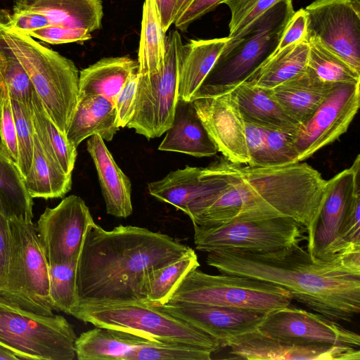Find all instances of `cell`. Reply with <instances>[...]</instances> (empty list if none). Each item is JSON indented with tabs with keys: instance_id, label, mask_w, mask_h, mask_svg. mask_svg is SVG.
I'll return each mask as SVG.
<instances>
[{
	"instance_id": "obj_48",
	"label": "cell",
	"mask_w": 360,
	"mask_h": 360,
	"mask_svg": "<svg viewBox=\"0 0 360 360\" xmlns=\"http://www.w3.org/2000/svg\"><path fill=\"white\" fill-rule=\"evenodd\" d=\"M227 0H193L185 11L174 21L177 30L184 32L188 26Z\"/></svg>"
},
{
	"instance_id": "obj_33",
	"label": "cell",
	"mask_w": 360,
	"mask_h": 360,
	"mask_svg": "<svg viewBox=\"0 0 360 360\" xmlns=\"http://www.w3.org/2000/svg\"><path fill=\"white\" fill-rule=\"evenodd\" d=\"M29 110L34 132L46 155L55 160L65 173L72 174L77 154V148L50 118L35 91Z\"/></svg>"
},
{
	"instance_id": "obj_13",
	"label": "cell",
	"mask_w": 360,
	"mask_h": 360,
	"mask_svg": "<svg viewBox=\"0 0 360 360\" xmlns=\"http://www.w3.org/2000/svg\"><path fill=\"white\" fill-rule=\"evenodd\" d=\"M360 4L314 0L305 8L307 39L313 38L360 72Z\"/></svg>"
},
{
	"instance_id": "obj_25",
	"label": "cell",
	"mask_w": 360,
	"mask_h": 360,
	"mask_svg": "<svg viewBox=\"0 0 360 360\" xmlns=\"http://www.w3.org/2000/svg\"><path fill=\"white\" fill-rule=\"evenodd\" d=\"M335 84L323 83L306 70L303 73L266 90L300 125L311 116Z\"/></svg>"
},
{
	"instance_id": "obj_40",
	"label": "cell",
	"mask_w": 360,
	"mask_h": 360,
	"mask_svg": "<svg viewBox=\"0 0 360 360\" xmlns=\"http://www.w3.org/2000/svg\"><path fill=\"white\" fill-rule=\"evenodd\" d=\"M281 0H247L230 9L231 20L228 37H238L255 20Z\"/></svg>"
},
{
	"instance_id": "obj_6",
	"label": "cell",
	"mask_w": 360,
	"mask_h": 360,
	"mask_svg": "<svg viewBox=\"0 0 360 360\" xmlns=\"http://www.w3.org/2000/svg\"><path fill=\"white\" fill-rule=\"evenodd\" d=\"M70 315L94 326L124 330L150 341L185 344L212 353L222 347L213 336L147 302H84Z\"/></svg>"
},
{
	"instance_id": "obj_19",
	"label": "cell",
	"mask_w": 360,
	"mask_h": 360,
	"mask_svg": "<svg viewBox=\"0 0 360 360\" xmlns=\"http://www.w3.org/2000/svg\"><path fill=\"white\" fill-rule=\"evenodd\" d=\"M159 309L203 330L221 342L257 328L264 314L245 309L168 302Z\"/></svg>"
},
{
	"instance_id": "obj_10",
	"label": "cell",
	"mask_w": 360,
	"mask_h": 360,
	"mask_svg": "<svg viewBox=\"0 0 360 360\" xmlns=\"http://www.w3.org/2000/svg\"><path fill=\"white\" fill-rule=\"evenodd\" d=\"M176 30L165 36L162 65L156 72L139 75L134 113L127 127L148 139L158 138L172 126L178 98V80L183 46Z\"/></svg>"
},
{
	"instance_id": "obj_36",
	"label": "cell",
	"mask_w": 360,
	"mask_h": 360,
	"mask_svg": "<svg viewBox=\"0 0 360 360\" xmlns=\"http://www.w3.org/2000/svg\"><path fill=\"white\" fill-rule=\"evenodd\" d=\"M307 40L309 48L307 70L314 77L326 84L360 82V72L315 39Z\"/></svg>"
},
{
	"instance_id": "obj_54",
	"label": "cell",
	"mask_w": 360,
	"mask_h": 360,
	"mask_svg": "<svg viewBox=\"0 0 360 360\" xmlns=\"http://www.w3.org/2000/svg\"><path fill=\"white\" fill-rule=\"evenodd\" d=\"M246 1L247 0H227L224 4L229 6V9H231Z\"/></svg>"
},
{
	"instance_id": "obj_9",
	"label": "cell",
	"mask_w": 360,
	"mask_h": 360,
	"mask_svg": "<svg viewBox=\"0 0 360 360\" xmlns=\"http://www.w3.org/2000/svg\"><path fill=\"white\" fill-rule=\"evenodd\" d=\"M11 254L7 283L0 295L35 314L53 315L49 298V264L37 225L9 219Z\"/></svg>"
},
{
	"instance_id": "obj_47",
	"label": "cell",
	"mask_w": 360,
	"mask_h": 360,
	"mask_svg": "<svg viewBox=\"0 0 360 360\" xmlns=\"http://www.w3.org/2000/svg\"><path fill=\"white\" fill-rule=\"evenodd\" d=\"M302 40H307V16L304 9L300 8L288 22L274 52Z\"/></svg>"
},
{
	"instance_id": "obj_43",
	"label": "cell",
	"mask_w": 360,
	"mask_h": 360,
	"mask_svg": "<svg viewBox=\"0 0 360 360\" xmlns=\"http://www.w3.org/2000/svg\"><path fill=\"white\" fill-rule=\"evenodd\" d=\"M1 10L4 22L10 27L28 35L31 32L50 26L48 18L42 13L31 10Z\"/></svg>"
},
{
	"instance_id": "obj_7",
	"label": "cell",
	"mask_w": 360,
	"mask_h": 360,
	"mask_svg": "<svg viewBox=\"0 0 360 360\" xmlns=\"http://www.w3.org/2000/svg\"><path fill=\"white\" fill-rule=\"evenodd\" d=\"M285 288L272 283L235 274L189 272L169 302H191L245 309L266 314L290 304Z\"/></svg>"
},
{
	"instance_id": "obj_41",
	"label": "cell",
	"mask_w": 360,
	"mask_h": 360,
	"mask_svg": "<svg viewBox=\"0 0 360 360\" xmlns=\"http://www.w3.org/2000/svg\"><path fill=\"white\" fill-rule=\"evenodd\" d=\"M292 133L293 131L266 128V146L271 166L295 163Z\"/></svg>"
},
{
	"instance_id": "obj_30",
	"label": "cell",
	"mask_w": 360,
	"mask_h": 360,
	"mask_svg": "<svg viewBox=\"0 0 360 360\" xmlns=\"http://www.w3.org/2000/svg\"><path fill=\"white\" fill-rule=\"evenodd\" d=\"M309 49L307 40H302L274 52L244 82L265 89L274 88L306 71Z\"/></svg>"
},
{
	"instance_id": "obj_55",
	"label": "cell",
	"mask_w": 360,
	"mask_h": 360,
	"mask_svg": "<svg viewBox=\"0 0 360 360\" xmlns=\"http://www.w3.org/2000/svg\"><path fill=\"white\" fill-rule=\"evenodd\" d=\"M354 1H359V0H354Z\"/></svg>"
},
{
	"instance_id": "obj_45",
	"label": "cell",
	"mask_w": 360,
	"mask_h": 360,
	"mask_svg": "<svg viewBox=\"0 0 360 360\" xmlns=\"http://www.w3.org/2000/svg\"><path fill=\"white\" fill-rule=\"evenodd\" d=\"M29 36L51 44L84 42L92 38L91 32L84 29L49 26L33 32Z\"/></svg>"
},
{
	"instance_id": "obj_18",
	"label": "cell",
	"mask_w": 360,
	"mask_h": 360,
	"mask_svg": "<svg viewBox=\"0 0 360 360\" xmlns=\"http://www.w3.org/2000/svg\"><path fill=\"white\" fill-rule=\"evenodd\" d=\"M360 155L352 165L327 180L324 200L314 232L309 254L314 259L330 255L355 191L359 186Z\"/></svg>"
},
{
	"instance_id": "obj_28",
	"label": "cell",
	"mask_w": 360,
	"mask_h": 360,
	"mask_svg": "<svg viewBox=\"0 0 360 360\" xmlns=\"http://www.w3.org/2000/svg\"><path fill=\"white\" fill-rule=\"evenodd\" d=\"M138 71V63L129 56L104 58L79 75V96L101 95L113 104L129 77Z\"/></svg>"
},
{
	"instance_id": "obj_27",
	"label": "cell",
	"mask_w": 360,
	"mask_h": 360,
	"mask_svg": "<svg viewBox=\"0 0 360 360\" xmlns=\"http://www.w3.org/2000/svg\"><path fill=\"white\" fill-rule=\"evenodd\" d=\"M150 340L121 330L95 326L77 337L79 360H130L133 352Z\"/></svg>"
},
{
	"instance_id": "obj_37",
	"label": "cell",
	"mask_w": 360,
	"mask_h": 360,
	"mask_svg": "<svg viewBox=\"0 0 360 360\" xmlns=\"http://www.w3.org/2000/svg\"><path fill=\"white\" fill-rule=\"evenodd\" d=\"M78 259L49 264V298L53 310L71 314L79 303L76 282Z\"/></svg>"
},
{
	"instance_id": "obj_31",
	"label": "cell",
	"mask_w": 360,
	"mask_h": 360,
	"mask_svg": "<svg viewBox=\"0 0 360 360\" xmlns=\"http://www.w3.org/2000/svg\"><path fill=\"white\" fill-rule=\"evenodd\" d=\"M24 179L32 198H63L72 187V174L65 173L55 160L46 155L35 132L32 160Z\"/></svg>"
},
{
	"instance_id": "obj_21",
	"label": "cell",
	"mask_w": 360,
	"mask_h": 360,
	"mask_svg": "<svg viewBox=\"0 0 360 360\" xmlns=\"http://www.w3.org/2000/svg\"><path fill=\"white\" fill-rule=\"evenodd\" d=\"M158 150L202 158L212 157L217 148L200 121L191 101L178 100L172 126Z\"/></svg>"
},
{
	"instance_id": "obj_49",
	"label": "cell",
	"mask_w": 360,
	"mask_h": 360,
	"mask_svg": "<svg viewBox=\"0 0 360 360\" xmlns=\"http://www.w3.org/2000/svg\"><path fill=\"white\" fill-rule=\"evenodd\" d=\"M11 254V236L9 221L0 214V292L7 283Z\"/></svg>"
},
{
	"instance_id": "obj_15",
	"label": "cell",
	"mask_w": 360,
	"mask_h": 360,
	"mask_svg": "<svg viewBox=\"0 0 360 360\" xmlns=\"http://www.w3.org/2000/svg\"><path fill=\"white\" fill-rule=\"evenodd\" d=\"M94 224L89 207L77 195L65 198L53 208L46 207L36 225L49 264L78 259Z\"/></svg>"
},
{
	"instance_id": "obj_22",
	"label": "cell",
	"mask_w": 360,
	"mask_h": 360,
	"mask_svg": "<svg viewBox=\"0 0 360 360\" xmlns=\"http://www.w3.org/2000/svg\"><path fill=\"white\" fill-rule=\"evenodd\" d=\"M13 10H31L44 14L50 26L84 29L89 32L101 27V0H15Z\"/></svg>"
},
{
	"instance_id": "obj_50",
	"label": "cell",
	"mask_w": 360,
	"mask_h": 360,
	"mask_svg": "<svg viewBox=\"0 0 360 360\" xmlns=\"http://www.w3.org/2000/svg\"><path fill=\"white\" fill-rule=\"evenodd\" d=\"M162 26L166 33L174 22V11L176 0H156Z\"/></svg>"
},
{
	"instance_id": "obj_39",
	"label": "cell",
	"mask_w": 360,
	"mask_h": 360,
	"mask_svg": "<svg viewBox=\"0 0 360 360\" xmlns=\"http://www.w3.org/2000/svg\"><path fill=\"white\" fill-rule=\"evenodd\" d=\"M16 129L18 145L17 165L25 178L30 167L34 152V129L29 109L11 98Z\"/></svg>"
},
{
	"instance_id": "obj_5",
	"label": "cell",
	"mask_w": 360,
	"mask_h": 360,
	"mask_svg": "<svg viewBox=\"0 0 360 360\" xmlns=\"http://www.w3.org/2000/svg\"><path fill=\"white\" fill-rule=\"evenodd\" d=\"M294 13L292 0H281L238 37H229L217 63L193 100L233 88L244 82L274 53Z\"/></svg>"
},
{
	"instance_id": "obj_12",
	"label": "cell",
	"mask_w": 360,
	"mask_h": 360,
	"mask_svg": "<svg viewBox=\"0 0 360 360\" xmlns=\"http://www.w3.org/2000/svg\"><path fill=\"white\" fill-rule=\"evenodd\" d=\"M360 105V82L336 84L323 102L292 134L295 163L304 162L345 134Z\"/></svg>"
},
{
	"instance_id": "obj_52",
	"label": "cell",
	"mask_w": 360,
	"mask_h": 360,
	"mask_svg": "<svg viewBox=\"0 0 360 360\" xmlns=\"http://www.w3.org/2000/svg\"><path fill=\"white\" fill-rule=\"evenodd\" d=\"M193 1V0H176L174 11V21L185 11Z\"/></svg>"
},
{
	"instance_id": "obj_35",
	"label": "cell",
	"mask_w": 360,
	"mask_h": 360,
	"mask_svg": "<svg viewBox=\"0 0 360 360\" xmlns=\"http://www.w3.org/2000/svg\"><path fill=\"white\" fill-rule=\"evenodd\" d=\"M199 266L198 257L191 249L176 261L152 272L144 284L147 302L153 305L168 302L186 275Z\"/></svg>"
},
{
	"instance_id": "obj_29",
	"label": "cell",
	"mask_w": 360,
	"mask_h": 360,
	"mask_svg": "<svg viewBox=\"0 0 360 360\" xmlns=\"http://www.w3.org/2000/svg\"><path fill=\"white\" fill-rule=\"evenodd\" d=\"M245 121L263 127L295 131L299 124L290 117L265 89L243 82L234 86Z\"/></svg>"
},
{
	"instance_id": "obj_16",
	"label": "cell",
	"mask_w": 360,
	"mask_h": 360,
	"mask_svg": "<svg viewBox=\"0 0 360 360\" xmlns=\"http://www.w3.org/2000/svg\"><path fill=\"white\" fill-rule=\"evenodd\" d=\"M191 102L218 152L232 162L249 164L245 121L233 89L201 96Z\"/></svg>"
},
{
	"instance_id": "obj_38",
	"label": "cell",
	"mask_w": 360,
	"mask_h": 360,
	"mask_svg": "<svg viewBox=\"0 0 360 360\" xmlns=\"http://www.w3.org/2000/svg\"><path fill=\"white\" fill-rule=\"evenodd\" d=\"M212 353L185 344L149 341L137 348L130 360H210Z\"/></svg>"
},
{
	"instance_id": "obj_11",
	"label": "cell",
	"mask_w": 360,
	"mask_h": 360,
	"mask_svg": "<svg viewBox=\"0 0 360 360\" xmlns=\"http://www.w3.org/2000/svg\"><path fill=\"white\" fill-rule=\"evenodd\" d=\"M193 227L195 248L206 252L224 249L270 252L307 240L305 227L288 217Z\"/></svg>"
},
{
	"instance_id": "obj_51",
	"label": "cell",
	"mask_w": 360,
	"mask_h": 360,
	"mask_svg": "<svg viewBox=\"0 0 360 360\" xmlns=\"http://www.w3.org/2000/svg\"><path fill=\"white\" fill-rule=\"evenodd\" d=\"M0 359L20 360L22 359L13 350L0 342Z\"/></svg>"
},
{
	"instance_id": "obj_20",
	"label": "cell",
	"mask_w": 360,
	"mask_h": 360,
	"mask_svg": "<svg viewBox=\"0 0 360 360\" xmlns=\"http://www.w3.org/2000/svg\"><path fill=\"white\" fill-rule=\"evenodd\" d=\"M87 141V151L91 157L108 214L127 218L133 212L131 184L106 147L104 140L93 135Z\"/></svg>"
},
{
	"instance_id": "obj_26",
	"label": "cell",
	"mask_w": 360,
	"mask_h": 360,
	"mask_svg": "<svg viewBox=\"0 0 360 360\" xmlns=\"http://www.w3.org/2000/svg\"><path fill=\"white\" fill-rule=\"evenodd\" d=\"M202 167L186 166L169 172L163 179L148 185L149 193L169 203L186 214L193 200L217 190L219 184L211 176L201 174Z\"/></svg>"
},
{
	"instance_id": "obj_53",
	"label": "cell",
	"mask_w": 360,
	"mask_h": 360,
	"mask_svg": "<svg viewBox=\"0 0 360 360\" xmlns=\"http://www.w3.org/2000/svg\"><path fill=\"white\" fill-rule=\"evenodd\" d=\"M6 92V86L0 70V118L2 112L3 103Z\"/></svg>"
},
{
	"instance_id": "obj_4",
	"label": "cell",
	"mask_w": 360,
	"mask_h": 360,
	"mask_svg": "<svg viewBox=\"0 0 360 360\" xmlns=\"http://www.w3.org/2000/svg\"><path fill=\"white\" fill-rule=\"evenodd\" d=\"M0 30L29 75L47 114L66 136L79 98V71L58 52L10 27L0 13Z\"/></svg>"
},
{
	"instance_id": "obj_23",
	"label": "cell",
	"mask_w": 360,
	"mask_h": 360,
	"mask_svg": "<svg viewBox=\"0 0 360 360\" xmlns=\"http://www.w3.org/2000/svg\"><path fill=\"white\" fill-rule=\"evenodd\" d=\"M229 38L191 39L183 44L178 80V98L192 101L212 70Z\"/></svg>"
},
{
	"instance_id": "obj_42",
	"label": "cell",
	"mask_w": 360,
	"mask_h": 360,
	"mask_svg": "<svg viewBox=\"0 0 360 360\" xmlns=\"http://www.w3.org/2000/svg\"><path fill=\"white\" fill-rule=\"evenodd\" d=\"M245 136L250 156V162L248 165L271 166L266 146V128L245 121Z\"/></svg>"
},
{
	"instance_id": "obj_34",
	"label": "cell",
	"mask_w": 360,
	"mask_h": 360,
	"mask_svg": "<svg viewBox=\"0 0 360 360\" xmlns=\"http://www.w3.org/2000/svg\"><path fill=\"white\" fill-rule=\"evenodd\" d=\"M165 36L156 0H144L137 60L139 75L156 72L162 65Z\"/></svg>"
},
{
	"instance_id": "obj_17",
	"label": "cell",
	"mask_w": 360,
	"mask_h": 360,
	"mask_svg": "<svg viewBox=\"0 0 360 360\" xmlns=\"http://www.w3.org/2000/svg\"><path fill=\"white\" fill-rule=\"evenodd\" d=\"M222 347L230 354L248 360H359V348L334 345H302L278 340L257 329L227 339Z\"/></svg>"
},
{
	"instance_id": "obj_32",
	"label": "cell",
	"mask_w": 360,
	"mask_h": 360,
	"mask_svg": "<svg viewBox=\"0 0 360 360\" xmlns=\"http://www.w3.org/2000/svg\"><path fill=\"white\" fill-rule=\"evenodd\" d=\"M32 199L16 162L0 145V214L8 220L32 221Z\"/></svg>"
},
{
	"instance_id": "obj_8",
	"label": "cell",
	"mask_w": 360,
	"mask_h": 360,
	"mask_svg": "<svg viewBox=\"0 0 360 360\" xmlns=\"http://www.w3.org/2000/svg\"><path fill=\"white\" fill-rule=\"evenodd\" d=\"M76 338L65 317L35 314L0 295V342L22 359L72 360Z\"/></svg>"
},
{
	"instance_id": "obj_14",
	"label": "cell",
	"mask_w": 360,
	"mask_h": 360,
	"mask_svg": "<svg viewBox=\"0 0 360 360\" xmlns=\"http://www.w3.org/2000/svg\"><path fill=\"white\" fill-rule=\"evenodd\" d=\"M257 330L295 345L360 347L358 333L319 314L290 304L264 314Z\"/></svg>"
},
{
	"instance_id": "obj_46",
	"label": "cell",
	"mask_w": 360,
	"mask_h": 360,
	"mask_svg": "<svg viewBox=\"0 0 360 360\" xmlns=\"http://www.w3.org/2000/svg\"><path fill=\"white\" fill-rule=\"evenodd\" d=\"M138 79V71L131 74L115 98L114 105L120 128L126 127L134 115Z\"/></svg>"
},
{
	"instance_id": "obj_1",
	"label": "cell",
	"mask_w": 360,
	"mask_h": 360,
	"mask_svg": "<svg viewBox=\"0 0 360 360\" xmlns=\"http://www.w3.org/2000/svg\"><path fill=\"white\" fill-rule=\"evenodd\" d=\"M201 174L213 178L219 187L188 205L186 214L193 224L288 217L305 227L310 250L327 187V180L311 166L303 162L252 166L221 157Z\"/></svg>"
},
{
	"instance_id": "obj_24",
	"label": "cell",
	"mask_w": 360,
	"mask_h": 360,
	"mask_svg": "<svg viewBox=\"0 0 360 360\" xmlns=\"http://www.w3.org/2000/svg\"><path fill=\"white\" fill-rule=\"evenodd\" d=\"M114 104L101 95L79 96L66 138L76 148L93 135L111 141L119 130Z\"/></svg>"
},
{
	"instance_id": "obj_44",
	"label": "cell",
	"mask_w": 360,
	"mask_h": 360,
	"mask_svg": "<svg viewBox=\"0 0 360 360\" xmlns=\"http://www.w3.org/2000/svg\"><path fill=\"white\" fill-rule=\"evenodd\" d=\"M0 145L6 155L15 162H17L16 129L11 97L7 88L0 118Z\"/></svg>"
},
{
	"instance_id": "obj_3",
	"label": "cell",
	"mask_w": 360,
	"mask_h": 360,
	"mask_svg": "<svg viewBox=\"0 0 360 360\" xmlns=\"http://www.w3.org/2000/svg\"><path fill=\"white\" fill-rule=\"evenodd\" d=\"M191 249L146 228L120 225L107 231L95 223L86 235L77 262L79 303H148L144 292L148 275Z\"/></svg>"
},
{
	"instance_id": "obj_2",
	"label": "cell",
	"mask_w": 360,
	"mask_h": 360,
	"mask_svg": "<svg viewBox=\"0 0 360 360\" xmlns=\"http://www.w3.org/2000/svg\"><path fill=\"white\" fill-rule=\"evenodd\" d=\"M206 263L221 274L282 287L292 300L336 322L360 312V250L314 259L300 244L263 252L224 249L207 252Z\"/></svg>"
}]
</instances>
